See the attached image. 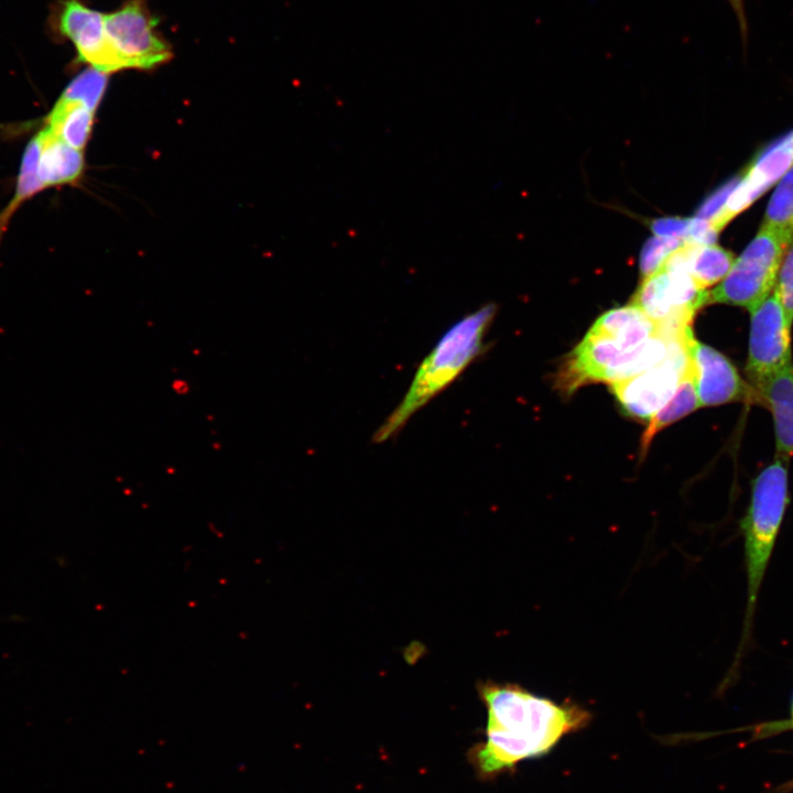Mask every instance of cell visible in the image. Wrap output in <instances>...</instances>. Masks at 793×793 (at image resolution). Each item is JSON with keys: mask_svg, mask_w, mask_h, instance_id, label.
I'll return each mask as SVG.
<instances>
[{"mask_svg": "<svg viewBox=\"0 0 793 793\" xmlns=\"http://www.w3.org/2000/svg\"><path fill=\"white\" fill-rule=\"evenodd\" d=\"M787 460L776 458L753 479L740 528L745 537L748 599L741 647L750 632L759 589L789 501Z\"/></svg>", "mask_w": 793, "mask_h": 793, "instance_id": "277c9868", "label": "cell"}, {"mask_svg": "<svg viewBox=\"0 0 793 793\" xmlns=\"http://www.w3.org/2000/svg\"><path fill=\"white\" fill-rule=\"evenodd\" d=\"M496 312V304H486L446 329L417 367L402 400L374 432V443L394 437L420 409L450 385L479 357Z\"/></svg>", "mask_w": 793, "mask_h": 793, "instance_id": "3957f363", "label": "cell"}, {"mask_svg": "<svg viewBox=\"0 0 793 793\" xmlns=\"http://www.w3.org/2000/svg\"><path fill=\"white\" fill-rule=\"evenodd\" d=\"M749 312L746 373L753 391L762 381L793 365L792 326L774 290Z\"/></svg>", "mask_w": 793, "mask_h": 793, "instance_id": "9c48e42d", "label": "cell"}, {"mask_svg": "<svg viewBox=\"0 0 793 793\" xmlns=\"http://www.w3.org/2000/svg\"><path fill=\"white\" fill-rule=\"evenodd\" d=\"M727 1L735 12V15L738 20V24L740 28L742 42H743V44H746L747 36H748V24H747V18H746V12H745L743 0H727Z\"/></svg>", "mask_w": 793, "mask_h": 793, "instance_id": "cb8c5ba5", "label": "cell"}, {"mask_svg": "<svg viewBox=\"0 0 793 793\" xmlns=\"http://www.w3.org/2000/svg\"><path fill=\"white\" fill-rule=\"evenodd\" d=\"M699 406L692 371L682 380L673 397L650 420L642 438L647 449L654 435Z\"/></svg>", "mask_w": 793, "mask_h": 793, "instance_id": "ac0fdd59", "label": "cell"}, {"mask_svg": "<svg viewBox=\"0 0 793 793\" xmlns=\"http://www.w3.org/2000/svg\"><path fill=\"white\" fill-rule=\"evenodd\" d=\"M785 250L773 232L760 227L726 276L708 292V304L753 308L773 291Z\"/></svg>", "mask_w": 793, "mask_h": 793, "instance_id": "5b68a950", "label": "cell"}, {"mask_svg": "<svg viewBox=\"0 0 793 793\" xmlns=\"http://www.w3.org/2000/svg\"><path fill=\"white\" fill-rule=\"evenodd\" d=\"M95 110L64 94L46 118V129L74 149L83 151L94 122Z\"/></svg>", "mask_w": 793, "mask_h": 793, "instance_id": "9a60e30c", "label": "cell"}, {"mask_svg": "<svg viewBox=\"0 0 793 793\" xmlns=\"http://www.w3.org/2000/svg\"><path fill=\"white\" fill-rule=\"evenodd\" d=\"M684 243L675 238H650L643 246L640 256L641 274L648 276L656 272L669 257V254Z\"/></svg>", "mask_w": 793, "mask_h": 793, "instance_id": "44dd1931", "label": "cell"}, {"mask_svg": "<svg viewBox=\"0 0 793 793\" xmlns=\"http://www.w3.org/2000/svg\"><path fill=\"white\" fill-rule=\"evenodd\" d=\"M687 245L686 272L704 290L719 283L736 259L729 250L716 243Z\"/></svg>", "mask_w": 793, "mask_h": 793, "instance_id": "2e32d148", "label": "cell"}, {"mask_svg": "<svg viewBox=\"0 0 793 793\" xmlns=\"http://www.w3.org/2000/svg\"><path fill=\"white\" fill-rule=\"evenodd\" d=\"M479 692L488 719L485 741L474 750V760L485 776L544 757L564 737L585 729L591 720L590 711L579 704L556 703L520 685L486 682Z\"/></svg>", "mask_w": 793, "mask_h": 793, "instance_id": "6da1fadb", "label": "cell"}, {"mask_svg": "<svg viewBox=\"0 0 793 793\" xmlns=\"http://www.w3.org/2000/svg\"><path fill=\"white\" fill-rule=\"evenodd\" d=\"M754 401L771 413L776 458L793 456V365L772 374L753 389Z\"/></svg>", "mask_w": 793, "mask_h": 793, "instance_id": "4fadbf2b", "label": "cell"}, {"mask_svg": "<svg viewBox=\"0 0 793 793\" xmlns=\"http://www.w3.org/2000/svg\"><path fill=\"white\" fill-rule=\"evenodd\" d=\"M108 45L119 68L150 69L167 62L172 52L156 31L157 21L144 0H129L105 13Z\"/></svg>", "mask_w": 793, "mask_h": 793, "instance_id": "8992f818", "label": "cell"}, {"mask_svg": "<svg viewBox=\"0 0 793 793\" xmlns=\"http://www.w3.org/2000/svg\"><path fill=\"white\" fill-rule=\"evenodd\" d=\"M104 15L79 0H64L57 12L56 25L74 45L79 61L108 74L120 68L107 42Z\"/></svg>", "mask_w": 793, "mask_h": 793, "instance_id": "8fae6325", "label": "cell"}, {"mask_svg": "<svg viewBox=\"0 0 793 793\" xmlns=\"http://www.w3.org/2000/svg\"><path fill=\"white\" fill-rule=\"evenodd\" d=\"M760 227L773 232L786 249L793 245V165L778 181Z\"/></svg>", "mask_w": 793, "mask_h": 793, "instance_id": "e0dca14e", "label": "cell"}, {"mask_svg": "<svg viewBox=\"0 0 793 793\" xmlns=\"http://www.w3.org/2000/svg\"><path fill=\"white\" fill-rule=\"evenodd\" d=\"M107 86V74L88 68L76 76L62 93L78 99L96 111Z\"/></svg>", "mask_w": 793, "mask_h": 793, "instance_id": "ffe728a7", "label": "cell"}, {"mask_svg": "<svg viewBox=\"0 0 793 793\" xmlns=\"http://www.w3.org/2000/svg\"><path fill=\"white\" fill-rule=\"evenodd\" d=\"M37 154V143L33 138L29 142L22 157L17 192L8 207L0 214V237L8 226L9 218L20 204L44 188L36 172Z\"/></svg>", "mask_w": 793, "mask_h": 793, "instance_id": "d6986e66", "label": "cell"}, {"mask_svg": "<svg viewBox=\"0 0 793 793\" xmlns=\"http://www.w3.org/2000/svg\"><path fill=\"white\" fill-rule=\"evenodd\" d=\"M693 380L702 406L754 401L751 387L735 365L715 348L693 339L689 346Z\"/></svg>", "mask_w": 793, "mask_h": 793, "instance_id": "30bf717a", "label": "cell"}, {"mask_svg": "<svg viewBox=\"0 0 793 793\" xmlns=\"http://www.w3.org/2000/svg\"><path fill=\"white\" fill-rule=\"evenodd\" d=\"M631 304L659 326L684 329L697 311L708 304V292L682 271L660 269L644 276Z\"/></svg>", "mask_w": 793, "mask_h": 793, "instance_id": "ba28073f", "label": "cell"}, {"mask_svg": "<svg viewBox=\"0 0 793 793\" xmlns=\"http://www.w3.org/2000/svg\"><path fill=\"white\" fill-rule=\"evenodd\" d=\"M694 338L693 332L677 338L662 361L610 384L628 414L651 420L673 397L682 380L692 371L689 346Z\"/></svg>", "mask_w": 793, "mask_h": 793, "instance_id": "52a82bcc", "label": "cell"}, {"mask_svg": "<svg viewBox=\"0 0 793 793\" xmlns=\"http://www.w3.org/2000/svg\"><path fill=\"white\" fill-rule=\"evenodd\" d=\"M691 218L664 217L651 221V230L656 237L675 238L685 241Z\"/></svg>", "mask_w": 793, "mask_h": 793, "instance_id": "603a6c76", "label": "cell"}, {"mask_svg": "<svg viewBox=\"0 0 793 793\" xmlns=\"http://www.w3.org/2000/svg\"><path fill=\"white\" fill-rule=\"evenodd\" d=\"M792 716H793V705H792Z\"/></svg>", "mask_w": 793, "mask_h": 793, "instance_id": "d4e9b609", "label": "cell"}, {"mask_svg": "<svg viewBox=\"0 0 793 793\" xmlns=\"http://www.w3.org/2000/svg\"><path fill=\"white\" fill-rule=\"evenodd\" d=\"M678 335L662 330L633 304L612 308L593 324L573 350L558 378L571 393L591 382L610 384L662 361Z\"/></svg>", "mask_w": 793, "mask_h": 793, "instance_id": "7a4b0ae2", "label": "cell"}, {"mask_svg": "<svg viewBox=\"0 0 793 793\" xmlns=\"http://www.w3.org/2000/svg\"><path fill=\"white\" fill-rule=\"evenodd\" d=\"M34 138L39 148L36 172L44 188L69 184L79 177L84 169L82 151L66 144L46 128Z\"/></svg>", "mask_w": 793, "mask_h": 793, "instance_id": "5bb4252c", "label": "cell"}, {"mask_svg": "<svg viewBox=\"0 0 793 793\" xmlns=\"http://www.w3.org/2000/svg\"><path fill=\"white\" fill-rule=\"evenodd\" d=\"M793 165V131L767 149L736 184L721 209L709 220L719 232Z\"/></svg>", "mask_w": 793, "mask_h": 793, "instance_id": "7c38bea8", "label": "cell"}, {"mask_svg": "<svg viewBox=\"0 0 793 793\" xmlns=\"http://www.w3.org/2000/svg\"><path fill=\"white\" fill-rule=\"evenodd\" d=\"M790 325H793V245L784 252L773 289Z\"/></svg>", "mask_w": 793, "mask_h": 793, "instance_id": "7402d4cb", "label": "cell"}]
</instances>
